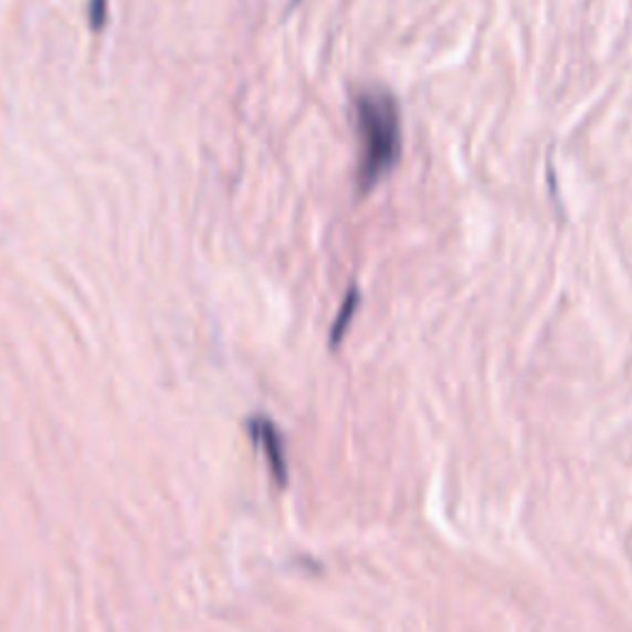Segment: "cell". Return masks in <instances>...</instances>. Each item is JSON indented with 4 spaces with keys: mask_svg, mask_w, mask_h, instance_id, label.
<instances>
[{
    "mask_svg": "<svg viewBox=\"0 0 632 632\" xmlns=\"http://www.w3.org/2000/svg\"><path fill=\"white\" fill-rule=\"evenodd\" d=\"M358 151V193H368L393 171L403 154V117L396 94L386 87L358 89L354 97Z\"/></svg>",
    "mask_w": 632,
    "mask_h": 632,
    "instance_id": "6da1fadb",
    "label": "cell"
},
{
    "mask_svg": "<svg viewBox=\"0 0 632 632\" xmlns=\"http://www.w3.org/2000/svg\"><path fill=\"white\" fill-rule=\"evenodd\" d=\"M252 435H255V442H260L262 450H265L267 462L272 472H275V480L280 484L287 482V465H284V447H282V438L277 433V428L270 423L267 418H255L250 423Z\"/></svg>",
    "mask_w": 632,
    "mask_h": 632,
    "instance_id": "7a4b0ae2",
    "label": "cell"
},
{
    "mask_svg": "<svg viewBox=\"0 0 632 632\" xmlns=\"http://www.w3.org/2000/svg\"><path fill=\"white\" fill-rule=\"evenodd\" d=\"M356 299H358V292L356 289H351V294H349V302H344V309H341V314H339V319H336V329H334V344L339 341V336H341V331H344V322L349 324V319H351V314H354V309H356Z\"/></svg>",
    "mask_w": 632,
    "mask_h": 632,
    "instance_id": "3957f363",
    "label": "cell"
}]
</instances>
